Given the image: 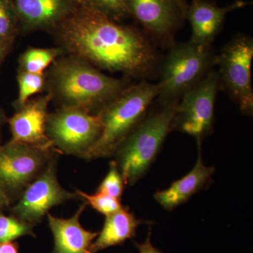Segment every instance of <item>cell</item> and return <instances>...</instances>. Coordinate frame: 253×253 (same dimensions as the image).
<instances>
[{
    "instance_id": "7c38bea8",
    "label": "cell",
    "mask_w": 253,
    "mask_h": 253,
    "mask_svg": "<svg viewBox=\"0 0 253 253\" xmlns=\"http://www.w3.org/2000/svg\"><path fill=\"white\" fill-rule=\"evenodd\" d=\"M19 33H51L81 6L79 0H13Z\"/></svg>"
},
{
    "instance_id": "7a4b0ae2",
    "label": "cell",
    "mask_w": 253,
    "mask_h": 253,
    "mask_svg": "<svg viewBox=\"0 0 253 253\" xmlns=\"http://www.w3.org/2000/svg\"><path fill=\"white\" fill-rule=\"evenodd\" d=\"M46 88L60 107L97 114L126 87L128 78L111 77L81 58L63 54L46 71Z\"/></svg>"
},
{
    "instance_id": "83f0119b",
    "label": "cell",
    "mask_w": 253,
    "mask_h": 253,
    "mask_svg": "<svg viewBox=\"0 0 253 253\" xmlns=\"http://www.w3.org/2000/svg\"><path fill=\"white\" fill-rule=\"evenodd\" d=\"M8 51H9V49L0 44V65L4 60L5 56L7 54Z\"/></svg>"
},
{
    "instance_id": "52a82bcc",
    "label": "cell",
    "mask_w": 253,
    "mask_h": 253,
    "mask_svg": "<svg viewBox=\"0 0 253 253\" xmlns=\"http://www.w3.org/2000/svg\"><path fill=\"white\" fill-rule=\"evenodd\" d=\"M46 131L58 152L84 158L101 134V119L98 113L60 107L48 116Z\"/></svg>"
},
{
    "instance_id": "5b68a950",
    "label": "cell",
    "mask_w": 253,
    "mask_h": 253,
    "mask_svg": "<svg viewBox=\"0 0 253 253\" xmlns=\"http://www.w3.org/2000/svg\"><path fill=\"white\" fill-rule=\"evenodd\" d=\"M217 54L212 46L191 41L174 42L161 63L157 99L160 105L178 102L181 96L214 69Z\"/></svg>"
},
{
    "instance_id": "7402d4cb",
    "label": "cell",
    "mask_w": 253,
    "mask_h": 253,
    "mask_svg": "<svg viewBox=\"0 0 253 253\" xmlns=\"http://www.w3.org/2000/svg\"><path fill=\"white\" fill-rule=\"evenodd\" d=\"M33 226L20 220L13 214L6 216L0 211V244L14 241L24 236L36 237Z\"/></svg>"
},
{
    "instance_id": "e0dca14e",
    "label": "cell",
    "mask_w": 253,
    "mask_h": 253,
    "mask_svg": "<svg viewBox=\"0 0 253 253\" xmlns=\"http://www.w3.org/2000/svg\"><path fill=\"white\" fill-rule=\"evenodd\" d=\"M144 221L137 219L129 208L123 207L106 216L104 226L90 248L91 253H96L126 242L136 235V229Z\"/></svg>"
},
{
    "instance_id": "5bb4252c",
    "label": "cell",
    "mask_w": 253,
    "mask_h": 253,
    "mask_svg": "<svg viewBox=\"0 0 253 253\" xmlns=\"http://www.w3.org/2000/svg\"><path fill=\"white\" fill-rule=\"evenodd\" d=\"M249 4V1L236 0L221 7L211 0H191L186 11V20L191 28L190 41L200 45L212 46L222 29L226 15Z\"/></svg>"
},
{
    "instance_id": "cb8c5ba5",
    "label": "cell",
    "mask_w": 253,
    "mask_h": 253,
    "mask_svg": "<svg viewBox=\"0 0 253 253\" xmlns=\"http://www.w3.org/2000/svg\"><path fill=\"white\" fill-rule=\"evenodd\" d=\"M76 193L80 199L84 201V204L91 206L95 211L105 216L109 215L123 207L121 201L103 193L96 191L94 194L90 195L81 190H77Z\"/></svg>"
},
{
    "instance_id": "9a60e30c",
    "label": "cell",
    "mask_w": 253,
    "mask_h": 253,
    "mask_svg": "<svg viewBox=\"0 0 253 253\" xmlns=\"http://www.w3.org/2000/svg\"><path fill=\"white\" fill-rule=\"evenodd\" d=\"M199 145V156L193 169L181 179L174 181L168 189L156 191L154 199L166 211H173L185 204L194 195L211 185L214 168L208 167L203 161L201 143Z\"/></svg>"
},
{
    "instance_id": "484cf974",
    "label": "cell",
    "mask_w": 253,
    "mask_h": 253,
    "mask_svg": "<svg viewBox=\"0 0 253 253\" xmlns=\"http://www.w3.org/2000/svg\"><path fill=\"white\" fill-rule=\"evenodd\" d=\"M18 249L17 243L14 241L0 244V253H18Z\"/></svg>"
},
{
    "instance_id": "3957f363",
    "label": "cell",
    "mask_w": 253,
    "mask_h": 253,
    "mask_svg": "<svg viewBox=\"0 0 253 253\" xmlns=\"http://www.w3.org/2000/svg\"><path fill=\"white\" fill-rule=\"evenodd\" d=\"M158 95L157 84L141 80L130 84L98 113L101 132L85 159L113 156L118 146L144 119Z\"/></svg>"
},
{
    "instance_id": "9c48e42d",
    "label": "cell",
    "mask_w": 253,
    "mask_h": 253,
    "mask_svg": "<svg viewBox=\"0 0 253 253\" xmlns=\"http://www.w3.org/2000/svg\"><path fill=\"white\" fill-rule=\"evenodd\" d=\"M135 19L155 45L169 49L186 20L188 0H126Z\"/></svg>"
},
{
    "instance_id": "277c9868",
    "label": "cell",
    "mask_w": 253,
    "mask_h": 253,
    "mask_svg": "<svg viewBox=\"0 0 253 253\" xmlns=\"http://www.w3.org/2000/svg\"><path fill=\"white\" fill-rule=\"evenodd\" d=\"M178 102L159 104L157 109L148 111L116 149L113 156L116 158L126 185L134 186L154 162L168 134L172 131Z\"/></svg>"
},
{
    "instance_id": "2e32d148",
    "label": "cell",
    "mask_w": 253,
    "mask_h": 253,
    "mask_svg": "<svg viewBox=\"0 0 253 253\" xmlns=\"http://www.w3.org/2000/svg\"><path fill=\"white\" fill-rule=\"evenodd\" d=\"M86 206L82 204L76 214L68 219L54 217L49 212L46 214L54 239L51 253H91V244L99 233L86 230L80 222Z\"/></svg>"
},
{
    "instance_id": "603a6c76",
    "label": "cell",
    "mask_w": 253,
    "mask_h": 253,
    "mask_svg": "<svg viewBox=\"0 0 253 253\" xmlns=\"http://www.w3.org/2000/svg\"><path fill=\"white\" fill-rule=\"evenodd\" d=\"M126 185L117 163L114 160L110 163L109 172L99 184L96 192L103 193L118 201H121Z\"/></svg>"
},
{
    "instance_id": "4316f807",
    "label": "cell",
    "mask_w": 253,
    "mask_h": 253,
    "mask_svg": "<svg viewBox=\"0 0 253 253\" xmlns=\"http://www.w3.org/2000/svg\"><path fill=\"white\" fill-rule=\"evenodd\" d=\"M10 202L11 201H10L9 198L3 192L2 190L0 189V209L9 206Z\"/></svg>"
},
{
    "instance_id": "ffe728a7",
    "label": "cell",
    "mask_w": 253,
    "mask_h": 253,
    "mask_svg": "<svg viewBox=\"0 0 253 253\" xmlns=\"http://www.w3.org/2000/svg\"><path fill=\"white\" fill-rule=\"evenodd\" d=\"M17 83L18 96L14 103L16 109L32 99V96L41 93L45 89V75L18 71Z\"/></svg>"
},
{
    "instance_id": "d4e9b609",
    "label": "cell",
    "mask_w": 253,
    "mask_h": 253,
    "mask_svg": "<svg viewBox=\"0 0 253 253\" xmlns=\"http://www.w3.org/2000/svg\"><path fill=\"white\" fill-rule=\"evenodd\" d=\"M136 248L139 250V253H163L153 246L151 242V230L148 234L146 241L142 244L135 243Z\"/></svg>"
},
{
    "instance_id": "4fadbf2b",
    "label": "cell",
    "mask_w": 253,
    "mask_h": 253,
    "mask_svg": "<svg viewBox=\"0 0 253 253\" xmlns=\"http://www.w3.org/2000/svg\"><path fill=\"white\" fill-rule=\"evenodd\" d=\"M52 101L48 93L33 98L19 108L8 120L12 139L21 143L45 150L54 149L46 135L48 108Z\"/></svg>"
},
{
    "instance_id": "ac0fdd59",
    "label": "cell",
    "mask_w": 253,
    "mask_h": 253,
    "mask_svg": "<svg viewBox=\"0 0 253 253\" xmlns=\"http://www.w3.org/2000/svg\"><path fill=\"white\" fill-rule=\"evenodd\" d=\"M64 54L59 46L50 48L28 47L18 59V71L44 74L58 58Z\"/></svg>"
},
{
    "instance_id": "30bf717a",
    "label": "cell",
    "mask_w": 253,
    "mask_h": 253,
    "mask_svg": "<svg viewBox=\"0 0 253 253\" xmlns=\"http://www.w3.org/2000/svg\"><path fill=\"white\" fill-rule=\"evenodd\" d=\"M52 152L12 140L0 146V189L10 201L42 172Z\"/></svg>"
},
{
    "instance_id": "d6986e66",
    "label": "cell",
    "mask_w": 253,
    "mask_h": 253,
    "mask_svg": "<svg viewBox=\"0 0 253 253\" xmlns=\"http://www.w3.org/2000/svg\"><path fill=\"white\" fill-rule=\"evenodd\" d=\"M19 33L13 0H0V44L10 50Z\"/></svg>"
},
{
    "instance_id": "8fae6325",
    "label": "cell",
    "mask_w": 253,
    "mask_h": 253,
    "mask_svg": "<svg viewBox=\"0 0 253 253\" xmlns=\"http://www.w3.org/2000/svg\"><path fill=\"white\" fill-rule=\"evenodd\" d=\"M56 163L50 160L42 172L30 183L11 209L13 215L33 226L41 222L51 208L80 199L77 193L63 189L56 176Z\"/></svg>"
},
{
    "instance_id": "ba28073f",
    "label": "cell",
    "mask_w": 253,
    "mask_h": 253,
    "mask_svg": "<svg viewBox=\"0 0 253 253\" xmlns=\"http://www.w3.org/2000/svg\"><path fill=\"white\" fill-rule=\"evenodd\" d=\"M219 90L217 71L213 69L179 99L173 118L172 131H181L201 143L212 130Z\"/></svg>"
},
{
    "instance_id": "6da1fadb",
    "label": "cell",
    "mask_w": 253,
    "mask_h": 253,
    "mask_svg": "<svg viewBox=\"0 0 253 253\" xmlns=\"http://www.w3.org/2000/svg\"><path fill=\"white\" fill-rule=\"evenodd\" d=\"M51 34L64 54L99 70L149 81L161 67L156 46L144 31L82 5Z\"/></svg>"
},
{
    "instance_id": "f1b7e54d",
    "label": "cell",
    "mask_w": 253,
    "mask_h": 253,
    "mask_svg": "<svg viewBox=\"0 0 253 253\" xmlns=\"http://www.w3.org/2000/svg\"><path fill=\"white\" fill-rule=\"evenodd\" d=\"M3 120H4V116H3L2 113L0 110V127H1V124H2Z\"/></svg>"
},
{
    "instance_id": "44dd1931",
    "label": "cell",
    "mask_w": 253,
    "mask_h": 253,
    "mask_svg": "<svg viewBox=\"0 0 253 253\" xmlns=\"http://www.w3.org/2000/svg\"><path fill=\"white\" fill-rule=\"evenodd\" d=\"M84 7L94 10L110 19L121 23L129 17L126 0H79Z\"/></svg>"
},
{
    "instance_id": "8992f818",
    "label": "cell",
    "mask_w": 253,
    "mask_h": 253,
    "mask_svg": "<svg viewBox=\"0 0 253 253\" xmlns=\"http://www.w3.org/2000/svg\"><path fill=\"white\" fill-rule=\"evenodd\" d=\"M253 38L238 34L223 46L216 63L219 90L225 91L248 116L253 113Z\"/></svg>"
}]
</instances>
